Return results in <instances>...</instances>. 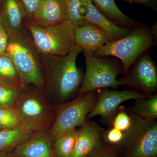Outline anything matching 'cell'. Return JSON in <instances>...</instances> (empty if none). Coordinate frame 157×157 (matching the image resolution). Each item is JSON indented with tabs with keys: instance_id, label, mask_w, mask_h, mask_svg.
<instances>
[{
	"instance_id": "cell-1",
	"label": "cell",
	"mask_w": 157,
	"mask_h": 157,
	"mask_svg": "<svg viewBox=\"0 0 157 157\" xmlns=\"http://www.w3.org/2000/svg\"><path fill=\"white\" fill-rule=\"evenodd\" d=\"M82 51L76 45L65 56L40 54L45 87L59 103L78 94L84 74L77 67L76 59Z\"/></svg>"
},
{
	"instance_id": "cell-2",
	"label": "cell",
	"mask_w": 157,
	"mask_h": 157,
	"mask_svg": "<svg viewBox=\"0 0 157 157\" xmlns=\"http://www.w3.org/2000/svg\"><path fill=\"white\" fill-rule=\"evenodd\" d=\"M5 53L15 65L24 86L33 84L39 88L45 87L40 53L25 26L9 36Z\"/></svg>"
},
{
	"instance_id": "cell-3",
	"label": "cell",
	"mask_w": 157,
	"mask_h": 157,
	"mask_svg": "<svg viewBox=\"0 0 157 157\" xmlns=\"http://www.w3.org/2000/svg\"><path fill=\"white\" fill-rule=\"evenodd\" d=\"M156 42V24L151 27L140 24L132 29L131 33L126 36L102 46L94 56L97 57L113 56L119 59L125 75L135 61L155 46Z\"/></svg>"
},
{
	"instance_id": "cell-4",
	"label": "cell",
	"mask_w": 157,
	"mask_h": 157,
	"mask_svg": "<svg viewBox=\"0 0 157 157\" xmlns=\"http://www.w3.org/2000/svg\"><path fill=\"white\" fill-rule=\"evenodd\" d=\"M25 26L40 54L65 56L76 45V26L69 20L46 27L40 26L32 21H27Z\"/></svg>"
},
{
	"instance_id": "cell-5",
	"label": "cell",
	"mask_w": 157,
	"mask_h": 157,
	"mask_svg": "<svg viewBox=\"0 0 157 157\" xmlns=\"http://www.w3.org/2000/svg\"><path fill=\"white\" fill-rule=\"evenodd\" d=\"M97 90L78 96L72 101L59 103L55 110V118L48 132L52 141L73 129L81 127L95 106Z\"/></svg>"
},
{
	"instance_id": "cell-6",
	"label": "cell",
	"mask_w": 157,
	"mask_h": 157,
	"mask_svg": "<svg viewBox=\"0 0 157 157\" xmlns=\"http://www.w3.org/2000/svg\"><path fill=\"white\" fill-rule=\"evenodd\" d=\"M131 113L132 124L124 132L120 147L125 157H149L157 155V122L145 119Z\"/></svg>"
},
{
	"instance_id": "cell-7",
	"label": "cell",
	"mask_w": 157,
	"mask_h": 157,
	"mask_svg": "<svg viewBox=\"0 0 157 157\" xmlns=\"http://www.w3.org/2000/svg\"><path fill=\"white\" fill-rule=\"evenodd\" d=\"M86 70L78 95L108 87L121 86L117 76L123 73V66L106 57H97L93 54L83 52Z\"/></svg>"
},
{
	"instance_id": "cell-8",
	"label": "cell",
	"mask_w": 157,
	"mask_h": 157,
	"mask_svg": "<svg viewBox=\"0 0 157 157\" xmlns=\"http://www.w3.org/2000/svg\"><path fill=\"white\" fill-rule=\"evenodd\" d=\"M14 107L22 126L33 133L46 130L53 123L55 113L42 97L35 92L25 90Z\"/></svg>"
},
{
	"instance_id": "cell-9",
	"label": "cell",
	"mask_w": 157,
	"mask_h": 157,
	"mask_svg": "<svg viewBox=\"0 0 157 157\" xmlns=\"http://www.w3.org/2000/svg\"><path fill=\"white\" fill-rule=\"evenodd\" d=\"M121 86L148 96L157 90V68L155 63L147 52L141 55L132 65L128 72L118 79Z\"/></svg>"
},
{
	"instance_id": "cell-10",
	"label": "cell",
	"mask_w": 157,
	"mask_h": 157,
	"mask_svg": "<svg viewBox=\"0 0 157 157\" xmlns=\"http://www.w3.org/2000/svg\"><path fill=\"white\" fill-rule=\"evenodd\" d=\"M98 93L95 106L88 115L86 120L100 116L102 120L110 126L118 109L122 103L129 100L147 97L133 90L118 91L104 88Z\"/></svg>"
},
{
	"instance_id": "cell-11",
	"label": "cell",
	"mask_w": 157,
	"mask_h": 157,
	"mask_svg": "<svg viewBox=\"0 0 157 157\" xmlns=\"http://www.w3.org/2000/svg\"><path fill=\"white\" fill-rule=\"evenodd\" d=\"M78 129L73 152L70 157H87L104 143L105 129L92 121H86Z\"/></svg>"
},
{
	"instance_id": "cell-12",
	"label": "cell",
	"mask_w": 157,
	"mask_h": 157,
	"mask_svg": "<svg viewBox=\"0 0 157 157\" xmlns=\"http://www.w3.org/2000/svg\"><path fill=\"white\" fill-rule=\"evenodd\" d=\"M84 11V21L95 25L105 33L110 41H113L126 36L132 29L116 25L100 12L91 0H81Z\"/></svg>"
},
{
	"instance_id": "cell-13",
	"label": "cell",
	"mask_w": 157,
	"mask_h": 157,
	"mask_svg": "<svg viewBox=\"0 0 157 157\" xmlns=\"http://www.w3.org/2000/svg\"><path fill=\"white\" fill-rule=\"evenodd\" d=\"M46 130L34 133L24 143L11 151L12 157H57Z\"/></svg>"
},
{
	"instance_id": "cell-14",
	"label": "cell",
	"mask_w": 157,
	"mask_h": 157,
	"mask_svg": "<svg viewBox=\"0 0 157 157\" xmlns=\"http://www.w3.org/2000/svg\"><path fill=\"white\" fill-rule=\"evenodd\" d=\"M76 45L83 52L94 54L101 47L109 42L107 34L95 25L85 22L75 29Z\"/></svg>"
},
{
	"instance_id": "cell-15",
	"label": "cell",
	"mask_w": 157,
	"mask_h": 157,
	"mask_svg": "<svg viewBox=\"0 0 157 157\" xmlns=\"http://www.w3.org/2000/svg\"><path fill=\"white\" fill-rule=\"evenodd\" d=\"M68 19L66 0H43L32 21L40 26L55 25Z\"/></svg>"
},
{
	"instance_id": "cell-16",
	"label": "cell",
	"mask_w": 157,
	"mask_h": 157,
	"mask_svg": "<svg viewBox=\"0 0 157 157\" xmlns=\"http://www.w3.org/2000/svg\"><path fill=\"white\" fill-rule=\"evenodd\" d=\"M0 20L9 36L25 27V14L20 0H4L0 11Z\"/></svg>"
},
{
	"instance_id": "cell-17",
	"label": "cell",
	"mask_w": 157,
	"mask_h": 157,
	"mask_svg": "<svg viewBox=\"0 0 157 157\" xmlns=\"http://www.w3.org/2000/svg\"><path fill=\"white\" fill-rule=\"evenodd\" d=\"M96 8L107 19L121 27L133 29L140 23L130 18L118 8L115 0H91Z\"/></svg>"
},
{
	"instance_id": "cell-18",
	"label": "cell",
	"mask_w": 157,
	"mask_h": 157,
	"mask_svg": "<svg viewBox=\"0 0 157 157\" xmlns=\"http://www.w3.org/2000/svg\"><path fill=\"white\" fill-rule=\"evenodd\" d=\"M34 133L20 126L0 130V151H11L29 139Z\"/></svg>"
},
{
	"instance_id": "cell-19",
	"label": "cell",
	"mask_w": 157,
	"mask_h": 157,
	"mask_svg": "<svg viewBox=\"0 0 157 157\" xmlns=\"http://www.w3.org/2000/svg\"><path fill=\"white\" fill-rule=\"evenodd\" d=\"M130 112L145 119L155 120L157 118V95L152 94L147 98L135 100Z\"/></svg>"
},
{
	"instance_id": "cell-20",
	"label": "cell",
	"mask_w": 157,
	"mask_h": 157,
	"mask_svg": "<svg viewBox=\"0 0 157 157\" xmlns=\"http://www.w3.org/2000/svg\"><path fill=\"white\" fill-rule=\"evenodd\" d=\"M78 129H73L57 137L53 141L54 151L57 157H70L73 152Z\"/></svg>"
},
{
	"instance_id": "cell-21",
	"label": "cell",
	"mask_w": 157,
	"mask_h": 157,
	"mask_svg": "<svg viewBox=\"0 0 157 157\" xmlns=\"http://www.w3.org/2000/svg\"><path fill=\"white\" fill-rule=\"evenodd\" d=\"M0 82L22 84L15 65L6 53L0 55Z\"/></svg>"
},
{
	"instance_id": "cell-22",
	"label": "cell",
	"mask_w": 157,
	"mask_h": 157,
	"mask_svg": "<svg viewBox=\"0 0 157 157\" xmlns=\"http://www.w3.org/2000/svg\"><path fill=\"white\" fill-rule=\"evenodd\" d=\"M26 88L21 84L0 82V107L14 106L17 98Z\"/></svg>"
},
{
	"instance_id": "cell-23",
	"label": "cell",
	"mask_w": 157,
	"mask_h": 157,
	"mask_svg": "<svg viewBox=\"0 0 157 157\" xmlns=\"http://www.w3.org/2000/svg\"><path fill=\"white\" fill-rule=\"evenodd\" d=\"M22 126L14 106L0 107V128L11 129Z\"/></svg>"
},
{
	"instance_id": "cell-24",
	"label": "cell",
	"mask_w": 157,
	"mask_h": 157,
	"mask_svg": "<svg viewBox=\"0 0 157 157\" xmlns=\"http://www.w3.org/2000/svg\"><path fill=\"white\" fill-rule=\"evenodd\" d=\"M68 19L76 26L84 24V11L81 0H66Z\"/></svg>"
},
{
	"instance_id": "cell-25",
	"label": "cell",
	"mask_w": 157,
	"mask_h": 157,
	"mask_svg": "<svg viewBox=\"0 0 157 157\" xmlns=\"http://www.w3.org/2000/svg\"><path fill=\"white\" fill-rule=\"evenodd\" d=\"M132 122L131 113L124 106H121L113 119L110 126L124 132L130 128Z\"/></svg>"
},
{
	"instance_id": "cell-26",
	"label": "cell",
	"mask_w": 157,
	"mask_h": 157,
	"mask_svg": "<svg viewBox=\"0 0 157 157\" xmlns=\"http://www.w3.org/2000/svg\"><path fill=\"white\" fill-rule=\"evenodd\" d=\"M103 138L106 144L120 147L124 138V133L111 127L108 130H104Z\"/></svg>"
},
{
	"instance_id": "cell-27",
	"label": "cell",
	"mask_w": 157,
	"mask_h": 157,
	"mask_svg": "<svg viewBox=\"0 0 157 157\" xmlns=\"http://www.w3.org/2000/svg\"><path fill=\"white\" fill-rule=\"evenodd\" d=\"M118 147L104 143L87 157H118Z\"/></svg>"
},
{
	"instance_id": "cell-28",
	"label": "cell",
	"mask_w": 157,
	"mask_h": 157,
	"mask_svg": "<svg viewBox=\"0 0 157 157\" xmlns=\"http://www.w3.org/2000/svg\"><path fill=\"white\" fill-rule=\"evenodd\" d=\"M42 1L43 0H20L25 14L26 21L32 20Z\"/></svg>"
},
{
	"instance_id": "cell-29",
	"label": "cell",
	"mask_w": 157,
	"mask_h": 157,
	"mask_svg": "<svg viewBox=\"0 0 157 157\" xmlns=\"http://www.w3.org/2000/svg\"><path fill=\"white\" fill-rule=\"evenodd\" d=\"M9 37V34L0 20V55L6 52Z\"/></svg>"
},
{
	"instance_id": "cell-30",
	"label": "cell",
	"mask_w": 157,
	"mask_h": 157,
	"mask_svg": "<svg viewBox=\"0 0 157 157\" xmlns=\"http://www.w3.org/2000/svg\"><path fill=\"white\" fill-rule=\"evenodd\" d=\"M130 4H136L146 6L150 9L157 10V0H123Z\"/></svg>"
},
{
	"instance_id": "cell-31",
	"label": "cell",
	"mask_w": 157,
	"mask_h": 157,
	"mask_svg": "<svg viewBox=\"0 0 157 157\" xmlns=\"http://www.w3.org/2000/svg\"><path fill=\"white\" fill-rule=\"evenodd\" d=\"M11 151H0V157H12Z\"/></svg>"
},
{
	"instance_id": "cell-32",
	"label": "cell",
	"mask_w": 157,
	"mask_h": 157,
	"mask_svg": "<svg viewBox=\"0 0 157 157\" xmlns=\"http://www.w3.org/2000/svg\"><path fill=\"white\" fill-rule=\"evenodd\" d=\"M3 1H4V0H0V11H1V9H2Z\"/></svg>"
},
{
	"instance_id": "cell-33",
	"label": "cell",
	"mask_w": 157,
	"mask_h": 157,
	"mask_svg": "<svg viewBox=\"0 0 157 157\" xmlns=\"http://www.w3.org/2000/svg\"><path fill=\"white\" fill-rule=\"evenodd\" d=\"M149 157H157V155Z\"/></svg>"
},
{
	"instance_id": "cell-34",
	"label": "cell",
	"mask_w": 157,
	"mask_h": 157,
	"mask_svg": "<svg viewBox=\"0 0 157 157\" xmlns=\"http://www.w3.org/2000/svg\"><path fill=\"white\" fill-rule=\"evenodd\" d=\"M2 129L0 128V130H2Z\"/></svg>"
}]
</instances>
